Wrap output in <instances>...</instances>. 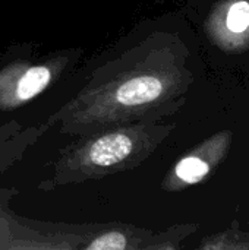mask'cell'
Listing matches in <instances>:
<instances>
[{"instance_id": "3", "label": "cell", "mask_w": 249, "mask_h": 250, "mask_svg": "<svg viewBox=\"0 0 249 250\" xmlns=\"http://www.w3.org/2000/svg\"><path fill=\"white\" fill-rule=\"evenodd\" d=\"M79 47L38 54L7 51L0 62V111H13L51 88L81 60Z\"/></svg>"}, {"instance_id": "6", "label": "cell", "mask_w": 249, "mask_h": 250, "mask_svg": "<svg viewBox=\"0 0 249 250\" xmlns=\"http://www.w3.org/2000/svg\"><path fill=\"white\" fill-rule=\"evenodd\" d=\"M51 127L53 125L48 120L28 127H23L16 120L3 123L0 126V176L13 167V164H16Z\"/></svg>"}, {"instance_id": "4", "label": "cell", "mask_w": 249, "mask_h": 250, "mask_svg": "<svg viewBox=\"0 0 249 250\" xmlns=\"http://www.w3.org/2000/svg\"><path fill=\"white\" fill-rule=\"evenodd\" d=\"M15 189L0 188V250H79L88 226H59L25 220L10 208Z\"/></svg>"}, {"instance_id": "1", "label": "cell", "mask_w": 249, "mask_h": 250, "mask_svg": "<svg viewBox=\"0 0 249 250\" xmlns=\"http://www.w3.org/2000/svg\"><path fill=\"white\" fill-rule=\"evenodd\" d=\"M176 57L157 34L135 28L91 70L81 89L47 120L69 136L154 122L167 113L179 91Z\"/></svg>"}, {"instance_id": "8", "label": "cell", "mask_w": 249, "mask_h": 250, "mask_svg": "<svg viewBox=\"0 0 249 250\" xmlns=\"http://www.w3.org/2000/svg\"><path fill=\"white\" fill-rule=\"evenodd\" d=\"M227 26L233 32H242L249 26V3L238 1L227 13Z\"/></svg>"}, {"instance_id": "7", "label": "cell", "mask_w": 249, "mask_h": 250, "mask_svg": "<svg viewBox=\"0 0 249 250\" xmlns=\"http://www.w3.org/2000/svg\"><path fill=\"white\" fill-rule=\"evenodd\" d=\"M210 171V166L200 155H188L182 158L173 168L172 176L167 179L169 186L195 185L203 180Z\"/></svg>"}, {"instance_id": "2", "label": "cell", "mask_w": 249, "mask_h": 250, "mask_svg": "<svg viewBox=\"0 0 249 250\" xmlns=\"http://www.w3.org/2000/svg\"><path fill=\"white\" fill-rule=\"evenodd\" d=\"M169 130L170 127L154 122H138L79 136L59 151L50 163V176L37 189L53 192L134 170L153 154Z\"/></svg>"}, {"instance_id": "5", "label": "cell", "mask_w": 249, "mask_h": 250, "mask_svg": "<svg viewBox=\"0 0 249 250\" xmlns=\"http://www.w3.org/2000/svg\"><path fill=\"white\" fill-rule=\"evenodd\" d=\"M154 233L148 229L109 223L88 226L79 250H147Z\"/></svg>"}]
</instances>
